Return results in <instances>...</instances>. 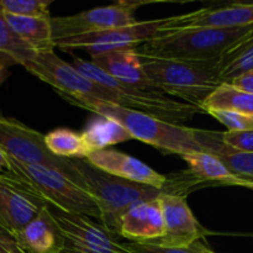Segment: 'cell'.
Here are the masks:
<instances>
[{
  "instance_id": "35",
  "label": "cell",
  "mask_w": 253,
  "mask_h": 253,
  "mask_svg": "<svg viewBox=\"0 0 253 253\" xmlns=\"http://www.w3.org/2000/svg\"><path fill=\"white\" fill-rule=\"evenodd\" d=\"M0 237H11V236H10V235L7 234V232H5L4 230H2L1 227H0Z\"/></svg>"
},
{
  "instance_id": "17",
  "label": "cell",
  "mask_w": 253,
  "mask_h": 253,
  "mask_svg": "<svg viewBox=\"0 0 253 253\" xmlns=\"http://www.w3.org/2000/svg\"><path fill=\"white\" fill-rule=\"evenodd\" d=\"M165 234L160 198L131 207L120 219L119 237L130 242H156Z\"/></svg>"
},
{
  "instance_id": "31",
  "label": "cell",
  "mask_w": 253,
  "mask_h": 253,
  "mask_svg": "<svg viewBox=\"0 0 253 253\" xmlns=\"http://www.w3.org/2000/svg\"><path fill=\"white\" fill-rule=\"evenodd\" d=\"M230 85L235 86V88L240 89L242 91H246V93L253 94V69L249 72H245L241 76L235 78L230 83Z\"/></svg>"
},
{
  "instance_id": "16",
  "label": "cell",
  "mask_w": 253,
  "mask_h": 253,
  "mask_svg": "<svg viewBox=\"0 0 253 253\" xmlns=\"http://www.w3.org/2000/svg\"><path fill=\"white\" fill-rule=\"evenodd\" d=\"M91 63L124 85L150 93H161L146 76L137 48H123L91 57Z\"/></svg>"
},
{
  "instance_id": "23",
  "label": "cell",
  "mask_w": 253,
  "mask_h": 253,
  "mask_svg": "<svg viewBox=\"0 0 253 253\" xmlns=\"http://www.w3.org/2000/svg\"><path fill=\"white\" fill-rule=\"evenodd\" d=\"M81 136L88 153L105 150L109 146L132 140L130 133L123 126L115 121L104 118L93 121L84 130V132L81 133Z\"/></svg>"
},
{
  "instance_id": "30",
  "label": "cell",
  "mask_w": 253,
  "mask_h": 253,
  "mask_svg": "<svg viewBox=\"0 0 253 253\" xmlns=\"http://www.w3.org/2000/svg\"><path fill=\"white\" fill-rule=\"evenodd\" d=\"M221 140L230 147L242 152L253 153V130L220 132Z\"/></svg>"
},
{
  "instance_id": "19",
  "label": "cell",
  "mask_w": 253,
  "mask_h": 253,
  "mask_svg": "<svg viewBox=\"0 0 253 253\" xmlns=\"http://www.w3.org/2000/svg\"><path fill=\"white\" fill-rule=\"evenodd\" d=\"M189 167V172L202 185H240L251 188L252 180L234 174L229 168L214 155L208 152H193L180 156Z\"/></svg>"
},
{
  "instance_id": "33",
  "label": "cell",
  "mask_w": 253,
  "mask_h": 253,
  "mask_svg": "<svg viewBox=\"0 0 253 253\" xmlns=\"http://www.w3.org/2000/svg\"><path fill=\"white\" fill-rule=\"evenodd\" d=\"M0 253H26L12 237H0Z\"/></svg>"
},
{
  "instance_id": "36",
  "label": "cell",
  "mask_w": 253,
  "mask_h": 253,
  "mask_svg": "<svg viewBox=\"0 0 253 253\" xmlns=\"http://www.w3.org/2000/svg\"><path fill=\"white\" fill-rule=\"evenodd\" d=\"M210 253H217V252H215V251H212V250H211V251H210Z\"/></svg>"
},
{
  "instance_id": "20",
  "label": "cell",
  "mask_w": 253,
  "mask_h": 253,
  "mask_svg": "<svg viewBox=\"0 0 253 253\" xmlns=\"http://www.w3.org/2000/svg\"><path fill=\"white\" fill-rule=\"evenodd\" d=\"M194 135L203 152L219 158L234 174L253 182V153L242 152L230 147L221 140L220 132L194 128Z\"/></svg>"
},
{
  "instance_id": "7",
  "label": "cell",
  "mask_w": 253,
  "mask_h": 253,
  "mask_svg": "<svg viewBox=\"0 0 253 253\" xmlns=\"http://www.w3.org/2000/svg\"><path fill=\"white\" fill-rule=\"evenodd\" d=\"M0 148L19 162L44 166L57 170L82 188L68 158L52 155L44 145V135L15 119L5 116L0 119Z\"/></svg>"
},
{
  "instance_id": "27",
  "label": "cell",
  "mask_w": 253,
  "mask_h": 253,
  "mask_svg": "<svg viewBox=\"0 0 253 253\" xmlns=\"http://www.w3.org/2000/svg\"><path fill=\"white\" fill-rule=\"evenodd\" d=\"M52 0H0V9L6 15L24 17H51Z\"/></svg>"
},
{
  "instance_id": "10",
  "label": "cell",
  "mask_w": 253,
  "mask_h": 253,
  "mask_svg": "<svg viewBox=\"0 0 253 253\" xmlns=\"http://www.w3.org/2000/svg\"><path fill=\"white\" fill-rule=\"evenodd\" d=\"M47 208L64 237L62 253H130L118 236L90 217Z\"/></svg>"
},
{
  "instance_id": "24",
  "label": "cell",
  "mask_w": 253,
  "mask_h": 253,
  "mask_svg": "<svg viewBox=\"0 0 253 253\" xmlns=\"http://www.w3.org/2000/svg\"><path fill=\"white\" fill-rule=\"evenodd\" d=\"M203 110H232L253 118V94L246 93L230 84H221L203 104Z\"/></svg>"
},
{
  "instance_id": "1",
  "label": "cell",
  "mask_w": 253,
  "mask_h": 253,
  "mask_svg": "<svg viewBox=\"0 0 253 253\" xmlns=\"http://www.w3.org/2000/svg\"><path fill=\"white\" fill-rule=\"evenodd\" d=\"M69 165L81 180L82 188L90 195L101 212L100 224L119 237L120 219L131 207L160 198L163 194L187 195L200 187L189 170L174 173L172 182L163 189L128 182L114 177L91 166L85 158H68Z\"/></svg>"
},
{
  "instance_id": "29",
  "label": "cell",
  "mask_w": 253,
  "mask_h": 253,
  "mask_svg": "<svg viewBox=\"0 0 253 253\" xmlns=\"http://www.w3.org/2000/svg\"><path fill=\"white\" fill-rule=\"evenodd\" d=\"M208 114L226 126L227 131L253 130V118L232 110H211Z\"/></svg>"
},
{
  "instance_id": "12",
  "label": "cell",
  "mask_w": 253,
  "mask_h": 253,
  "mask_svg": "<svg viewBox=\"0 0 253 253\" xmlns=\"http://www.w3.org/2000/svg\"><path fill=\"white\" fill-rule=\"evenodd\" d=\"M47 207V203L14 173L0 174V227L16 235Z\"/></svg>"
},
{
  "instance_id": "26",
  "label": "cell",
  "mask_w": 253,
  "mask_h": 253,
  "mask_svg": "<svg viewBox=\"0 0 253 253\" xmlns=\"http://www.w3.org/2000/svg\"><path fill=\"white\" fill-rule=\"evenodd\" d=\"M0 52L11 56L17 62V64L22 67L25 66V63L31 61L36 54L31 47L27 46L10 29L1 9H0Z\"/></svg>"
},
{
  "instance_id": "2",
  "label": "cell",
  "mask_w": 253,
  "mask_h": 253,
  "mask_svg": "<svg viewBox=\"0 0 253 253\" xmlns=\"http://www.w3.org/2000/svg\"><path fill=\"white\" fill-rule=\"evenodd\" d=\"M57 93L72 105L91 111L100 118L118 123L130 133L132 140L135 138L142 141L157 150L163 151L165 153H175L182 156L203 151L195 138L194 128L166 123L153 116L128 110L105 101L68 95L61 91Z\"/></svg>"
},
{
  "instance_id": "25",
  "label": "cell",
  "mask_w": 253,
  "mask_h": 253,
  "mask_svg": "<svg viewBox=\"0 0 253 253\" xmlns=\"http://www.w3.org/2000/svg\"><path fill=\"white\" fill-rule=\"evenodd\" d=\"M44 145L52 155L61 158H86L89 155L82 136L68 128H56L44 135Z\"/></svg>"
},
{
  "instance_id": "8",
  "label": "cell",
  "mask_w": 253,
  "mask_h": 253,
  "mask_svg": "<svg viewBox=\"0 0 253 253\" xmlns=\"http://www.w3.org/2000/svg\"><path fill=\"white\" fill-rule=\"evenodd\" d=\"M170 21L172 16L150 21H137L131 26L63 37L54 41V47L66 52L83 49L88 52L90 57L115 49L137 48L140 44H143L158 34L167 31Z\"/></svg>"
},
{
  "instance_id": "11",
  "label": "cell",
  "mask_w": 253,
  "mask_h": 253,
  "mask_svg": "<svg viewBox=\"0 0 253 253\" xmlns=\"http://www.w3.org/2000/svg\"><path fill=\"white\" fill-rule=\"evenodd\" d=\"M145 1L121 0L108 6H99L69 16L51 17L53 42L63 37L118 29L136 24L135 11Z\"/></svg>"
},
{
  "instance_id": "6",
  "label": "cell",
  "mask_w": 253,
  "mask_h": 253,
  "mask_svg": "<svg viewBox=\"0 0 253 253\" xmlns=\"http://www.w3.org/2000/svg\"><path fill=\"white\" fill-rule=\"evenodd\" d=\"M9 163L10 172L26 182L47 205L100 221L101 212L93 198L63 174L44 166L22 163L11 157Z\"/></svg>"
},
{
  "instance_id": "5",
  "label": "cell",
  "mask_w": 253,
  "mask_h": 253,
  "mask_svg": "<svg viewBox=\"0 0 253 253\" xmlns=\"http://www.w3.org/2000/svg\"><path fill=\"white\" fill-rule=\"evenodd\" d=\"M72 66L86 78L113 90L118 99L116 105L121 108L138 111L174 125H182L197 114H204V110L200 108L184 101L170 99L162 93H150L124 85L120 82L104 73L90 61L76 57Z\"/></svg>"
},
{
  "instance_id": "37",
  "label": "cell",
  "mask_w": 253,
  "mask_h": 253,
  "mask_svg": "<svg viewBox=\"0 0 253 253\" xmlns=\"http://www.w3.org/2000/svg\"><path fill=\"white\" fill-rule=\"evenodd\" d=\"M250 189H252V190H253V185H252V187H251V188H250Z\"/></svg>"
},
{
  "instance_id": "18",
  "label": "cell",
  "mask_w": 253,
  "mask_h": 253,
  "mask_svg": "<svg viewBox=\"0 0 253 253\" xmlns=\"http://www.w3.org/2000/svg\"><path fill=\"white\" fill-rule=\"evenodd\" d=\"M15 241L26 253H62L64 249L63 235L47 207L16 235Z\"/></svg>"
},
{
  "instance_id": "21",
  "label": "cell",
  "mask_w": 253,
  "mask_h": 253,
  "mask_svg": "<svg viewBox=\"0 0 253 253\" xmlns=\"http://www.w3.org/2000/svg\"><path fill=\"white\" fill-rule=\"evenodd\" d=\"M5 15L10 29L20 40L31 47L36 53L52 52L54 47L52 37L51 17H24Z\"/></svg>"
},
{
  "instance_id": "13",
  "label": "cell",
  "mask_w": 253,
  "mask_h": 253,
  "mask_svg": "<svg viewBox=\"0 0 253 253\" xmlns=\"http://www.w3.org/2000/svg\"><path fill=\"white\" fill-rule=\"evenodd\" d=\"M160 202L165 234L155 244L163 246H188L209 235L193 215L185 197L163 194L160 197Z\"/></svg>"
},
{
  "instance_id": "3",
  "label": "cell",
  "mask_w": 253,
  "mask_h": 253,
  "mask_svg": "<svg viewBox=\"0 0 253 253\" xmlns=\"http://www.w3.org/2000/svg\"><path fill=\"white\" fill-rule=\"evenodd\" d=\"M253 31L244 27H193L162 32L137 47L140 56L174 61L202 62L220 58Z\"/></svg>"
},
{
  "instance_id": "22",
  "label": "cell",
  "mask_w": 253,
  "mask_h": 253,
  "mask_svg": "<svg viewBox=\"0 0 253 253\" xmlns=\"http://www.w3.org/2000/svg\"><path fill=\"white\" fill-rule=\"evenodd\" d=\"M217 69L222 84L253 69V31L217 59Z\"/></svg>"
},
{
  "instance_id": "9",
  "label": "cell",
  "mask_w": 253,
  "mask_h": 253,
  "mask_svg": "<svg viewBox=\"0 0 253 253\" xmlns=\"http://www.w3.org/2000/svg\"><path fill=\"white\" fill-rule=\"evenodd\" d=\"M24 67L27 72L53 86L56 91L110 104L115 101L113 91L79 73L53 51L36 53Z\"/></svg>"
},
{
  "instance_id": "14",
  "label": "cell",
  "mask_w": 253,
  "mask_h": 253,
  "mask_svg": "<svg viewBox=\"0 0 253 253\" xmlns=\"http://www.w3.org/2000/svg\"><path fill=\"white\" fill-rule=\"evenodd\" d=\"M85 160L98 169L128 182L150 185L158 189L168 187L172 182V175L161 174L137 158L120 151L108 148L94 151L86 156Z\"/></svg>"
},
{
  "instance_id": "4",
  "label": "cell",
  "mask_w": 253,
  "mask_h": 253,
  "mask_svg": "<svg viewBox=\"0 0 253 253\" xmlns=\"http://www.w3.org/2000/svg\"><path fill=\"white\" fill-rule=\"evenodd\" d=\"M140 58L146 76L158 91L183 99L184 103L202 110L204 101L222 84L217 69L219 58L202 62L145 56H140Z\"/></svg>"
},
{
  "instance_id": "32",
  "label": "cell",
  "mask_w": 253,
  "mask_h": 253,
  "mask_svg": "<svg viewBox=\"0 0 253 253\" xmlns=\"http://www.w3.org/2000/svg\"><path fill=\"white\" fill-rule=\"evenodd\" d=\"M16 64L17 62L11 56L0 52V85L10 77V68L12 66H16ZM2 118H4V115L0 110V119Z\"/></svg>"
},
{
  "instance_id": "28",
  "label": "cell",
  "mask_w": 253,
  "mask_h": 253,
  "mask_svg": "<svg viewBox=\"0 0 253 253\" xmlns=\"http://www.w3.org/2000/svg\"><path fill=\"white\" fill-rule=\"evenodd\" d=\"M130 253H210L211 249L195 241L188 246H163L155 242H127L124 244Z\"/></svg>"
},
{
  "instance_id": "15",
  "label": "cell",
  "mask_w": 253,
  "mask_h": 253,
  "mask_svg": "<svg viewBox=\"0 0 253 253\" xmlns=\"http://www.w3.org/2000/svg\"><path fill=\"white\" fill-rule=\"evenodd\" d=\"M251 25H253V2H227L172 16L167 31L193 27L229 29Z\"/></svg>"
},
{
  "instance_id": "34",
  "label": "cell",
  "mask_w": 253,
  "mask_h": 253,
  "mask_svg": "<svg viewBox=\"0 0 253 253\" xmlns=\"http://www.w3.org/2000/svg\"><path fill=\"white\" fill-rule=\"evenodd\" d=\"M10 172V163L9 157L6 153L0 148V174L2 173H9Z\"/></svg>"
}]
</instances>
